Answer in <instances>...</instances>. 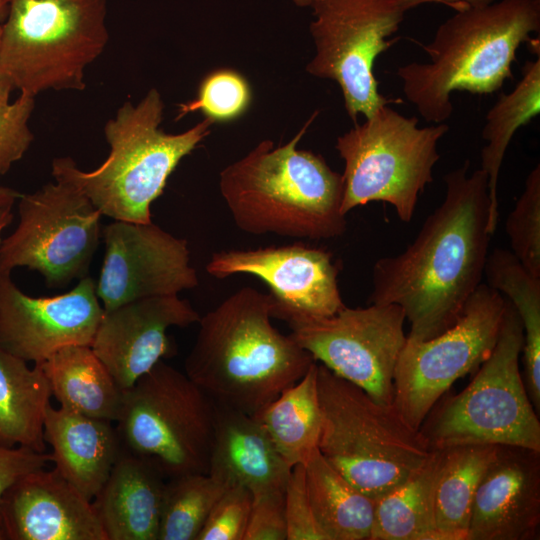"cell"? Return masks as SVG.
<instances>
[{
  "label": "cell",
  "mask_w": 540,
  "mask_h": 540,
  "mask_svg": "<svg viewBox=\"0 0 540 540\" xmlns=\"http://www.w3.org/2000/svg\"><path fill=\"white\" fill-rule=\"evenodd\" d=\"M448 130L445 122L419 127L417 117L404 116L388 104L355 123L335 143L344 161L342 213L381 201L409 223L419 196L433 182L440 159L437 146Z\"/></svg>",
  "instance_id": "obj_9"
},
{
  "label": "cell",
  "mask_w": 540,
  "mask_h": 540,
  "mask_svg": "<svg viewBox=\"0 0 540 540\" xmlns=\"http://www.w3.org/2000/svg\"><path fill=\"white\" fill-rule=\"evenodd\" d=\"M540 112V55L526 61L522 78L512 91L501 94L485 117L481 136L486 144L480 152L481 169L488 179L490 199L489 232L499 221L497 186L507 148L516 131Z\"/></svg>",
  "instance_id": "obj_28"
},
{
  "label": "cell",
  "mask_w": 540,
  "mask_h": 540,
  "mask_svg": "<svg viewBox=\"0 0 540 540\" xmlns=\"http://www.w3.org/2000/svg\"><path fill=\"white\" fill-rule=\"evenodd\" d=\"M49 462H52L51 454L26 447L0 445V497L18 479L45 468Z\"/></svg>",
  "instance_id": "obj_39"
},
{
  "label": "cell",
  "mask_w": 540,
  "mask_h": 540,
  "mask_svg": "<svg viewBox=\"0 0 540 540\" xmlns=\"http://www.w3.org/2000/svg\"><path fill=\"white\" fill-rule=\"evenodd\" d=\"M317 361L295 384L253 414L277 451L291 466L305 464L318 448L321 409L317 389Z\"/></svg>",
  "instance_id": "obj_29"
},
{
  "label": "cell",
  "mask_w": 540,
  "mask_h": 540,
  "mask_svg": "<svg viewBox=\"0 0 540 540\" xmlns=\"http://www.w3.org/2000/svg\"><path fill=\"white\" fill-rule=\"evenodd\" d=\"M406 12L410 9L428 3H438L451 7L455 11L489 5L496 0H399Z\"/></svg>",
  "instance_id": "obj_40"
},
{
  "label": "cell",
  "mask_w": 540,
  "mask_h": 540,
  "mask_svg": "<svg viewBox=\"0 0 540 540\" xmlns=\"http://www.w3.org/2000/svg\"><path fill=\"white\" fill-rule=\"evenodd\" d=\"M292 468L254 415L215 403L209 476L255 496L285 491Z\"/></svg>",
  "instance_id": "obj_21"
},
{
  "label": "cell",
  "mask_w": 540,
  "mask_h": 540,
  "mask_svg": "<svg viewBox=\"0 0 540 540\" xmlns=\"http://www.w3.org/2000/svg\"><path fill=\"white\" fill-rule=\"evenodd\" d=\"M0 78L36 97L82 91L85 70L109 41L106 0H6Z\"/></svg>",
  "instance_id": "obj_7"
},
{
  "label": "cell",
  "mask_w": 540,
  "mask_h": 540,
  "mask_svg": "<svg viewBox=\"0 0 540 540\" xmlns=\"http://www.w3.org/2000/svg\"><path fill=\"white\" fill-rule=\"evenodd\" d=\"M316 114L286 144L262 140L220 172V193L242 231L309 240L345 233L342 174L321 155L297 148Z\"/></svg>",
  "instance_id": "obj_3"
},
{
  "label": "cell",
  "mask_w": 540,
  "mask_h": 540,
  "mask_svg": "<svg viewBox=\"0 0 540 540\" xmlns=\"http://www.w3.org/2000/svg\"><path fill=\"white\" fill-rule=\"evenodd\" d=\"M215 402L185 373L158 362L123 391L116 429L123 447L165 479L208 473Z\"/></svg>",
  "instance_id": "obj_10"
},
{
  "label": "cell",
  "mask_w": 540,
  "mask_h": 540,
  "mask_svg": "<svg viewBox=\"0 0 540 540\" xmlns=\"http://www.w3.org/2000/svg\"><path fill=\"white\" fill-rule=\"evenodd\" d=\"M4 540H107L92 505L54 468L30 472L0 497Z\"/></svg>",
  "instance_id": "obj_20"
},
{
  "label": "cell",
  "mask_w": 540,
  "mask_h": 540,
  "mask_svg": "<svg viewBox=\"0 0 540 540\" xmlns=\"http://www.w3.org/2000/svg\"><path fill=\"white\" fill-rule=\"evenodd\" d=\"M445 449L428 458L405 480L375 501L371 540H439L435 491Z\"/></svg>",
  "instance_id": "obj_27"
},
{
  "label": "cell",
  "mask_w": 540,
  "mask_h": 540,
  "mask_svg": "<svg viewBox=\"0 0 540 540\" xmlns=\"http://www.w3.org/2000/svg\"><path fill=\"white\" fill-rule=\"evenodd\" d=\"M484 276L514 307L523 327L524 382L529 398L540 410V278L530 274L510 250L488 254Z\"/></svg>",
  "instance_id": "obj_30"
},
{
  "label": "cell",
  "mask_w": 540,
  "mask_h": 540,
  "mask_svg": "<svg viewBox=\"0 0 540 540\" xmlns=\"http://www.w3.org/2000/svg\"><path fill=\"white\" fill-rule=\"evenodd\" d=\"M505 230L511 252L535 277L540 278V165L528 174L524 189L509 213Z\"/></svg>",
  "instance_id": "obj_33"
},
{
  "label": "cell",
  "mask_w": 540,
  "mask_h": 540,
  "mask_svg": "<svg viewBox=\"0 0 540 540\" xmlns=\"http://www.w3.org/2000/svg\"><path fill=\"white\" fill-rule=\"evenodd\" d=\"M8 6L6 0H0V24L6 19Z\"/></svg>",
  "instance_id": "obj_43"
},
{
  "label": "cell",
  "mask_w": 540,
  "mask_h": 540,
  "mask_svg": "<svg viewBox=\"0 0 540 540\" xmlns=\"http://www.w3.org/2000/svg\"><path fill=\"white\" fill-rule=\"evenodd\" d=\"M12 91L10 84L0 78V178L24 156L34 138L29 119L35 98L20 93L10 102Z\"/></svg>",
  "instance_id": "obj_35"
},
{
  "label": "cell",
  "mask_w": 540,
  "mask_h": 540,
  "mask_svg": "<svg viewBox=\"0 0 540 540\" xmlns=\"http://www.w3.org/2000/svg\"><path fill=\"white\" fill-rule=\"evenodd\" d=\"M287 540H326L310 505L304 464L293 466L284 492Z\"/></svg>",
  "instance_id": "obj_37"
},
{
  "label": "cell",
  "mask_w": 540,
  "mask_h": 540,
  "mask_svg": "<svg viewBox=\"0 0 540 540\" xmlns=\"http://www.w3.org/2000/svg\"><path fill=\"white\" fill-rule=\"evenodd\" d=\"M271 315L288 324L290 336L315 361L362 388L376 402L393 405L395 369L407 338L400 306H345L330 316H314L285 308L273 299Z\"/></svg>",
  "instance_id": "obj_11"
},
{
  "label": "cell",
  "mask_w": 540,
  "mask_h": 540,
  "mask_svg": "<svg viewBox=\"0 0 540 540\" xmlns=\"http://www.w3.org/2000/svg\"><path fill=\"white\" fill-rule=\"evenodd\" d=\"M20 195L21 193L14 189L8 187H0V209L13 206L15 200L19 198Z\"/></svg>",
  "instance_id": "obj_41"
},
{
  "label": "cell",
  "mask_w": 540,
  "mask_h": 540,
  "mask_svg": "<svg viewBox=\"0 0 540 540\" xmlns=\"http://www.w3.org/2000/svg\"><path fill=\"white\" fill-rule=\"evenodd\" d=\"M206 271L217 279L253 275L268 285L275 303L299 313L330 316L346 306L332 253L303 243L215 252Z\"/></svg>",
  "instance_id": "obj_17"
},
{
  "label": "cell",
  "mask_w": 540,
  "mask_h": 540,
  "mask_svg": "<svg viewBox=\"0 0 540 540\" xmlns=\"http://www.w3.org/2000/svg\"><path fill=\"white\" fill-rule=\"evenodd\" d=\"M251 102L247 80L232 69L215 70L201 81L196 98L179 105L177 120L201 111L213 122H226L241 116Z\"/></svg>",
  "instance_id": "obj_34"
},
{
  "label": "cell",
  "mask_w": 540,
  "mask_h": 540,
  "mask_svg": "<svg viewBox=\"0 0 540 540\" xmlns=\"http://www.w3.org/2000/svg\"><path fill=\"white\" fill-rule=\"evenodd\" d=\"M166 479L124 447L92 505L107 540H158Z\"/></svg>",
  "instance_id": "obj_23"
},
{
  "label": "cell",
  "mask_w": 540,
  "mask_h": 540,
  "mask_svg": "<svg viewBox=\"0 0 540 540\" xmlns=\"http://www.w3.org/2000/svg\"><path fill=\"white\" fill-rule=\"evenodd\" d=\"M200 317L178 294L136 299L104 311L90 347L124 391L172 354L170 327L184 328Z\"/></svg>",
  "instance_id": "obj_18"
},
{
  "label": "cell",
  "mask_w": 540,
  "mask_h": 540,
  "mask_svg": "<svg viewBox=\"0 0 540 540\" xmlns=\"http://www.w3.org/2000/svg\"><path fill=\"white\" fill-rule=\"evenodd\" d=\"M273 296L242 287L199 320L185 374L215 403L255 414L315 361L271 323Z\"/></svg>",
  "instance_id": "obj_2"
},
{
  "label": "cell",
  "mask_w": 540,
  "mask_h": 540,
  "mask_svg": "<svg viewBox=\"0 0 540 540\" xmlns=\"http://www.w3.org/2000/svg\"><path fill=\"white\" fill-rule=\"evenodd\" d=\"M52 392L42 368L0 347V445L44 452L45 412Z\"/></svg>",
  "instance_id": "obj_25"
},
{
  "label": "cell",
  "mask_w": 540,
  "mask_h": 540,
  "mask_svg": "<svg viewBox=\"0 0 540 540\" xmlns=\"http://www.w3.org/2000/svg\"><path fill=\"white\" fill-rule=\"evenodd\" d=\"M163 111L161 94L155 88L137 104L125 102L105 124L110 152L103 163L82 171L71 157H57L51 173L74 183L102 215L118 221L152 222L151 204L214 123L205 117L184 132L166 133L160 129Z\"/></svg>",
  "instance_id": "obj_5"
},
{
  "label": "cell",
  "mask_w": 540,
  "mask_h": 540,
  "mask_svg": "<svg viewBox=\"0 0 540 540\" xmlns=\"http://www.w3.org/2000/svg\"><path fill=\"white\" fill-rule=\"evenodd\" d=\"M60 407L116 422L123 390L90 346H66L38 364Z\"/></svg>",
  "instance_id": "obj_24"
},
{
  "label": "cell",
  "mask_w": 540,
  "mask_h": 540,
  "mask_svg": "<svg viewBox=\"0 0 540 540\" xmlns=\"http://www.w3.org/2000/svg\"><path fill=\"white\" fill-rule=\"evenodd\" d=\"M292 3L298 7H309L310 0H291Z\"/></svg>",
  "instance_id": "obj_44"
},
{
  "label": "cell",
  "mask_w": 540,
  "mask_h": 540,
  "mask_svg": "<svg viewBox=\"0 0 540 540\" xmlns=\"http://www.w3.org/2000/svg\"><path fill=\"white\" fill-rule=\"evenodd\" d=\"M105 255L96 293L104 311L199 284L187 241L150 223L114 220L103 229Z\"/></svg>",
  "instance_id": "obj_15"
},
{
  "label": "cell",
  "mask_w": 540,
  "mask_h": 540,
  "mask_svg": "<svg viewBox=\"0 0 540 540\" xmlns=\"http://www.w3.org/2000/svg\"><path fill=\"white\" fill-rule=\"evenodd\" d=\"M524 334L507 300L497 342L469 385L443 395L419 431L431 450L469 444L519 446L540 451V421L520 372Z\"/></svg>",
  "instance_id": "obj_8"
},
{
  "label": "cell",
  "mask_w": 540,
  "mask_h": 540,
  "mask_svg": "<svg viewBox=\"0 0 540 540\" xmlns=\"http://www.w3.org/2000/svg\"><path fill=\"white\" fill-rule=\"evenodd\" d=\"M304 466L312 512L326 540H371L376 500L333 468L318 448Z\"/></svg>",
  "instance_id": "obj_26"
},
{
  "label": "cell",
  "mask_w": 540,
  "mask_h": 540,
  "mask_svg": "<svg viewBox=\"0 0 540 540\" xmlns=\"http://www.w3.org/2000/svg\"><path fill=\"white\" fill-rule=\"evenodd\" d=\"M12 207H4L0 209V245L2 242V232L3 230L9 226V224L12 222L14 215L12 212Z\"/></svg>",
  "instance_id": "obj_42"
},
{
  "label": "cell",
  "mask_w": 540,
  "mask_h": 540,
  "mask_svg": "<svg viewBox=\"0 0 540 540\" xmlns=\"http://www.w3.org/2000/svg\"><path fill=\"white\" fill-rule=\"evenodd\" d=\"M469 162L444 176L442 203L400 254L378 259L370 302L400 306L412 340L451 327L482 283L488 257L490 199L486 174Z\"/></svg>",
  "instance_id": "obj_1"
},
{
  "label": "cell",
  "mask_w": 540,
  "mask_h": 540,
  "mask_svg": "<svg viewBox=\"0 0 540 540\" xmlns=\"http://www.w3.org/2000/svg\"><path fill=\"white\" fill-rule=\"evenodd\" d=\"M0 34H1V24H0Z\"/></svg>",
  "instance_id": "obj_45"
},
{
  "label": "cell",
  "mask_w": 540,
  "mask_h": 540,
  "mask_svg": "<svg viewBox=\"0 0 540 540\" xmlns=\"http://www.w3.org/2000/svg\"><path fill=\"white\" fill-rule=\"evenodd\" d=\"M497 445L469 444L445 449L435 491L439 540H466L478 485Z\"/></svg>",
  "instance_id": "obj_31"
},
{
  "label": "cell",
  "mask_w": 540,
  "mask_h": 540,
  "mask_svg": "<svg viewBox=\"0 0 540 540\" xmlns=\"http://www.w3.org/2000/svg\"><path fill=\"white\" fill-rule=\"evenodd\" d=\"M317 389L321 409L318 450L372 499L405 480L430 455L420 431L409 426L393 405L376 402L321 363Z\"/></svg>",
  "instance_id": "obj_6"
},
{
  "label": "cell",
  "mask_w": 540,
  "mask_h": 540,
  "mask_svg": "<svg viewBox=\"0 0 540 540\" xmlns=\"http://www.w3.org/2000/svg\"><path fill=\"white\" fill-rule=\"evenodd\" d=\"M540 530V451L497 445L475 494L466 540H535Z\"/></svg>",
  "instance_id": "obj_19"
},
{
  "label": "cell",
  "mask_w": 540,
  "mask_h": 540,
  "mask_svg": "<svg viewBox=\"0 0 540 540\" xmlns=\"http://www.w3.org/2000/svg\"><path fill=\"white\" fill-rule=\"evenodd\" d=\"M540 30V0H499L455 11L423 45L429 61L397 69L406 99L432 124L453 112L451 94H492L512 75L522 43Z\"/></svg>",
  "instance_id": "obj_4"
},
{
  "label": "cell",
  "mask_w": 540,
  "mask_h": 540,
  "mask_svg": "<svg viewBox=\"0 0 540 540\" xmlns=\"http://www.w3.org/2000/svg\"><path fill=\"white\" fill-rule=\"evenodd\" d=\"M309 31L315 53L308 74L335 81L349 118L373 115L390 104L378 88L373 68L393 42L406 10L399 0H310Z\"/></svg>",
  "instance_id": "obj_12"
},
{
  "label": "cell",
  "mask_w": 540,
  "mask_h": 540,
  "mask_svg": "<svg viewBox=\"0 0 540 540\" xmlns=\"http://www.w3.org/2000/svg\"><path fill=\"white\" fill-rule=\"evenodd\" d=\"M19 197V222L0 245V273L17 267L39 272L49 287L86 276L98 247L102 214L70 180Z\"/></svg>",
  "instance_id": "obj_13"
},
{
  "label": "cell",
  "mask_w": 540,
  "mask_h": 540,
  "mask_svg": "<svg viewBox=\"0 0 540 540\" xmlns=\"http://www.w3.org/2000/svg\"><path fill=\"white\" fill-rule=\"evenodd\" d=\"M43 436L60 475L88 500L107 480L123 445L111 421L48 405Z\"/></svg>",
  "instance_id": "obj_22"
},
{
  "label": "cell",
  "mask_w": 540,
  "mask_h": 540,
  "mask_svg": "<svg viewBox=\"0 0 540 540\" xmlns=\"http://www.w3.org/2000/svg\"><path fill=\"white\" fill-rule=\"evenodd\" d=\"M225 487L205 473L166 479L158 540H196Z\"/></svg>",
  "instance_id": "obj_32"
},
{
  "label": "cell",
  "mask_w": 540,
  "mask_h": 540,
  "mask_svg": "<svg viewBox=\"0 0 540 540\" xmlns=\"http://www.w3.org/2000/svg\"><path fill=\"white\" fill-rule=\"evenodd\" d=\"M253 494L241 486L225 488L196 540H244Z\"/></svg>",
  "instance_id": "obj_36"
},
{
  "label": "cell",
  "mask_w": 540,
  "mask_h": 540,
  "mask_svg": "<svg viewBox=\"0 0 540 540\" xmlns=\"http://www.w3.org/2000/svg\"><path fill=\"white\" fill-rule=\"evenodd\" d=\"M506 306L502 294L481 283L451 327L427 340L406 338L394 374L393 406L409 426L419 430L452 384L489 356Z\"/></svg>",
  "instance_id": "obj_14"
},
{
  "label": "cell",
  "mask_w": 540,
  "mask_h": 540,
  "mask_svg": "<svg viewBox=\"0 0 540 540\" xmlns=\"http://www.w3.org/2000/svg\"><path fill=\"white\" fill-rule=\"evenodd\" d=\"M103 313L90 277L65 294L35 298L0 273V347L26 362L42 363L66 346H91Z\"/></svg>",
  "instance_id": "obj_16"
},
{
  "label": "cell",
  "mask_w": 540,
  "mask_h": 540,
  "mask_svg": "<svg viewBox=\"0 0 540 540\" xmlns=\"http://www.w3.org/2000/svg\"><path fill=\"white\" fill-rule=\"evenodd\" d=\"M284 492L253 496L244 540H287Z\"/></svg>",
  "instance_id": "obj_38"
}]
</instances>
